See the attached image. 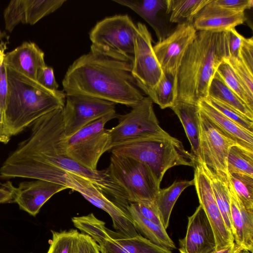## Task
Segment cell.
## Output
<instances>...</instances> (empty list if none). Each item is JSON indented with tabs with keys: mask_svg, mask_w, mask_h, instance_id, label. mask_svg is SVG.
Returning <instances> with one entry per match:
<instances>
[{
	"mask_svg": "<svg viewBox=\"0 0 253 253\" xmlns=\"http://www.w3.org/2000/svg\"><path fill=\"white\" fill-rule=\"evenodd\" d=\"M62 109H55L33 124L29 137L18 144L0 167V177L20 178L26 171L41 166L57 168L91 181L122 210L127 211L129 204L127 196L111 177L108 168L90 170L66 155Z\"/></svg>",
	"mask_w": 253,
	"mask_h": 253,
	"instance_id": "obj_1",
	"label": "cell"
},
{
	"mask_svg": "<svg viewBox=\"0 0 253 253\" xmlns=\"http://www.w3.org/2000/svg\"><path fill=\"white\" fill-rule=\"evenodd\" d=\"M133 59L113 56L91 46L88 53L68 68L63 91L66 96H86L132 108L145 97L132 74Z\"/></svg>",
	"mask_w": 253,
	"mask_h": 253,
	"instance_id": "obj_2",
	"label": "cell"
},
{
	"mask_svg": "<svg viewBox=\"0 0 253 253\" xmlns=\"http://www.w3.org/2000/svg\"><path fill=\"white\" fill-rule=\"evenodd\" d=\"M230 56L228 31H197L174 79L175 101L198 105L206 99L218 66Z\"/></svg>",
	"mask_w": 253,
	"mask_h": 253,
	"instance_id": "obj_3",
	"label": "cell"
},
{
	"mask_svg": "<svg viewBox=\"0 0 253 253\" xmlns=\"http://www.w3.org/2000/svg\"><path fill=\"white\" fill-rule=\"evenodd\" d=\"M6 68L7 90L4 119L11 136L21 132L43 115L63 108L66 97L64 91L49 90L37 81Z\"/></svg>",
	"mask_w": 253,
	"mask_h": 253,
	"instance_id": "obj_4",
	"label": "cell"
},
{
	"mask_svg": "<svg viewBox=\"0 0 253 253\" xmlns=\"http://www.w3.org/2000/svg\"><path fill=\"white\" fill-rule=\"evenodd\" d=\"M111 152L131 158L145 165L160 185L169 169L177 166L195 168L198 164L195 157L184 148L182 143L169 133L118 146L113 148Z\"/></svg>",
	"mask_w": 253,
	"mask_h": 253,
	"instance_id": "obj_5",
	"label": "cell"
},
{
	"mask_svg": "<svg viewBox=\"0 0 253 253\" xmlns=\"http://www.w3.org/2000/svg\"><path fill=\"white\" fill-rule=\"evenodd\" d=\"M116 111L92 121L72 135L63 139L67 156L83 167L96 170L101 156L108 151L109 144L108 129L105 128L109 121L117 118Z\"/></svg>",
	"mask_w": 253,
	"mask_h": 253,
	"instance_id": "obj_6",
	"label": "cell"
},
{
	"mask_svg": "<svg viewBox=\"0 0 253 253\" xmlns=\"http://www.w3.org/2000/svg\"><path fill=\"white\" fill-rule=\"evenodd\" d=\"M108 169L130 203L154 201L160 185L145 165L128 157L112 154Z\"/></svg>",
	"mask_w": 253,
	"mask_h": 253,
	"instance_id": "obj_7",
	"label": "cell"
},
{
	"mask_svg": "<svg viewBox=\"0 0 253 253\" xmlns=\"http://www.w3.org/2000/svg\"><path fill=\"white\" fill-rule=\"evenodd\" d=\"M117 119L118 124L108 129V151L153 136L168 133L160 126L153 109V102L148 96L144 97L128 113L118 115Z\"/></svg>",
	"mask_w": 253,
	"mask_h": 253,
	"instance_id": "obj_8",
	"label": "cell"
},
{
	"mask_svg": "<svg viewBox=\"0 0 253 253\" xmlns=\"http://www.w3.org/2000/svg\"><path fill=\"white\" fill-rule=\"evenodd\" d=\"M137 26L126 14L106 17L89 33L91 46L113 56L133 59Z\"/></svg>",
	"mask_w": 253,
	"mask_h": 253,
	"instance_id": "obj_9",
	"label": "cell"
},
{
	"mask_svg": "<svg viewBox=\"0 0 253 253\" xmlns=\"http://www.w3.org/2000/svg\"><path fill=\"white\" fill-rule=\"evenodd\" d=\"M136 26L132 74L139 88L147 94L164 73L155 54L150 33L142 23Z\"/></svg>",
	"mask_w": 253,
	"mask_h": 253,
	"instance_id": "obj_10",
	"label": "cell"
},
{
	"mask_svg": "<svg viewBox=\"0 0 253 253\" xmlns=\"http://www.w3.org/2000/svg\"><path fill=\"white\" fill-rule=\"evenodd\" d=\"M200 147L202 163L208 168L229 177L227 157L237 143L221 131L199 109Z\"/></svg>",
	"mask_w": 253,
	"mask_h": 253,
	"instance_id": "obj_11",
	"label": "cell"
},
{
	"mask_svg": "<svg viewBox=\"0 0 253 253\" xmlns=\"http://www.w3.org/2000/svg\"><path fill=\"white\" fill-rule=\"evenodd\" d=\"M116 104L83 95L66 96L62 109L64 133L69 137L103 116L115 111Z\"/></svg>",
	"mask_w": 253,
	"mask_h": 253,
	"instance_id": "obj_12",
	"label": "cell"
},
{
	"mask_svg": "<svg viewBox=\"0 0 253 253\" xmlns=\"http://www.w3.org/2000/svg\"><path fill=\"white\" fill-rule=\"evenodd\" d=\"M197 31L192 23L178 24L166 38L160 39L153 49L163 72L174 79L184 55Z\"/></svg>",
	"mask_w": 253,
	"mask_h": 253,
	"instance_id": "obj_13",
	"label": "cell"
},
{
	"mask_svg": "<svg viewBox=\"0 0 253 253\" xmlns=\"http://www.w3.org/2000/svg\"><path fill=\"white\" fill-rule=\"evenodd\" d=\"M194 182L200 205L205 211L213 231L215 250L234 242L233 235L228 231L216 204L210 180L200 163L194 168Z\"/></svg>",
	"mask_w": 253,
	"mask_h": 253,
	"instance_id": "obj_14",
	"label": "cell"
},
{
	"mask_svg": "<svg viewBox=\"0 0 253 253\" xmlns=\"http://www.w3.org/2000/svg\"><path fill=\"white\" fill-rule=\"evenodd\" d=\"M65 0H13L3 12L5 29L11 32L20 23L33 25L53 12Z\"/></svg>",
	"mask_w": 253,
	"mask_h": 253,
	"instance_id": "obj_15",
	"label": "cell"
},
{
	"mask_svg": "<svg viewBox=\"0 0 253 253\" xmlns=\"http://www.w3.org/2000/svg\"><path fill=\"white\" fill-rule=\"evenodd\" d=\"M179 243L180 253H210L215 250L213 231L200 205L188 217L185 236Z\"/></svg>",
	"mask_w": 253,
	"mask_h": 253,
	"instance_id": "obj_16",
	"label": "cell"
},
{
	"mask_svg": "<svg viewBox=\"0 0 253 253\" xmlns=\"http://www.w3.org/2000/svg\"><path fill=\"white\" fill-rule=\"evenodd\" d=\"M19 183L16 187L14 202L19 208L35 216L42 206L54 194L67 188L50 181L35 179Z\"/></svg>",
	"mask_w": 253,
	"mask_h": 253,
	"instance_id": "obj_17",
	"label": "cell"
},
{
	"mask_svg": "<svg viewBox=\"0 0 253 253\" xmlns=\"http://www.w3.org/2000/svg\"><path fill=\"white\" fill-rule=\"evenodd\" d=\"M44 52L33 42H26L5 54L4 64L35 81L46 66Z\"/></svg>",
	"mask_w": 253,
	"mask_h": 253,
	"instance_id": "obj_18",
	"label": "cell"
},
{
	"mask_svg": "<svg viewBox=\"0 0 253 253\" xmlns=\"http://www.w3.org/2000/svg\"><path fill=\"white\" fill-rule=\"evenodd\" d=\"M230 214L234 242L244 251H253V210H248L242 204L229 181Z\"/></svg>",
	"mask_w": 253,
	"mask_h": 253,
	"instance_id": "obj_19",
	"label": "cell"
},
{
	"mask_svg": "<svg viewBox=\"0 0 253 253\" xmlns=\"http://www.w3.org/2000/svg\"><path fill=\"white\" fill-rule=\"evenodd\" d=\"M210 1L193 20V25L197 31H227L247 20L245 12L227 10L211 4Z\"/></svg>",
	"mask_w": 253,
	"mask_h": 253,
	"instance_id": "obj_20",
	"label": "cell"
},
{
	"mask_svg": "<svg viewBox=\"0 0 253 253\" xmlns=\"http://www.w3.org/2000/svg\"><path fill=\"white\" fill-rule=\"evenodd\" d=\"M72 221L77 228L96 242L101 253H127L116 241L112 235V230L108 229L105 223L93 213L73 217Z\"/></svg>",
	"mask_w": 253,
	"mask_h": 253,
	"instance_id": "obj_21",
	"label": "cell"
},
{
	"mask_svg": "<svg viewBox=\"0 0 253 253\" xmlns=\"http://www.w3.org/2000/svg\"><path fill=\"white\" fill-rule=\"evenodd\" d=\"M198 105L200 110L221 131L234 140L238 145L253 151V132L225 117L206 99L201 100Z\"/></svg>",
	"mask_w": 253,
	"mask_h": 253,
	"instance_id": "obj_22",
	"label": "cell"
},
{
	"mask_svg": "<svg viewBox=\"0 0 253 253\" xmlns=\"http://www.w3.org/2000/svg\"><path fill=\"white\" fill-rule=\"evenodd\" d=\"M179 118L190 144L192 153L201 163L200 147L199 108L198 105L175 101L170 108Z\"/></svg>",
	"mask_w": 253,
	"mask_h": 253,
	"instance_id": "obj_23",
	"label": "cell"
},
{
	"mask_svg": "<svg viewBox=\"0 0 253 253\" xmlns=\"http://www.w3.org/2000/svg\"><path fill=\"white\" fill-rule=\"evenodd\" d=\"M127 211L135 228L142 233L145 238L152 243L169 250L176 248L166 229L143 217L139 211L135 203H130Z\"/></svg>",
	"mask_w": 253,
	"mask_h": 253,
	"instance_id": "obj_24",
	"label": "cell"
},
{
	"mask_svg": "<svg viewBox=\"0 0 253 253\" xmlns=\"http://www.w3.org/2000/svg\"><path fill=\"white\" fill-rule=\"evenodd\" d=\"M209 177L214 196L228 231L232 235L228 177L201 164Z\"/></svg>",
	"mask_w": 253,
	"mask_h": 253,
	"instance_id": "obj_25",
	"label": "cell"
},
{
	"mask_svg": "<svg viewBox=\"0 0 253 253\" xmlns=\"http://www.w3.org/2000/svg\"><path fill=\"white\" fill-rule=\"evenodd\" d=\"M194 185L193 179L176 180L169 186L160 189L153 203L166 229L169 225L171 211L179 196L186 188Z\"/></svg>",
	"mask_w": 253,
	"mask_h": 253,
	"instance_id": "obj_26",
	"label": "cell"
},
{
	"mask_svg": "<svg viewBox=\"0 0 253 253\" xmlns=\"http://www.w3.org/2000/svg\"><path fill=\"white\" fill-rule=\"evenodd\" d=\"M208 97L232 107L253 120V110L227 86L216 73L210 83Z\"/></svg>",
	"mask_w": 253,
	"mask_h": 253,
	"instance_id": "obj_27",
	"label": "cell"
},
{
	"mask_svg": "<svg viewBox=\"0 0 253 253\" xmlns=\"http://www.w3.org/2000/svg\"><path fill=\"white\" fill-rule=\"evenodd\" d=\"M211 0H166L167 13L169 21L180 24L192 23L196 16Z\"/></svg>",
	"mask_w": 253,
	"mask_h": 253,
	"instance_id": "obj_28",
	"label": "cell"
},
{
	"mask_svg": "<svg viewBox=\"0 0 253 253\" xmlns=\"http://www.w3.org/2000/svg\"><path fill=\"white\" fill-rule=\"evenodd\" d=\"M112 235L127 253H172L171 250L158 246L140 234L126 238L113 231Z\"/></svg>",
	"mask_w": 253,
	"mask_h": 253,
	"instance_id": "obj_29",
	"label": "cell"
},
{
	"mask_svg": "<svg viewBox=\"0 0 253 253\" xmlns=\"http://www.w3.org/2000/svg\"><path fill=\"white\" fill-rule=\"evenodd\" d=\"M113 1L128 7L147 21L155 30L156 16L158 12L166 6V0H113Z\"/></svg>",
	"mask_w": 253,
	"mask_h": 253,
	"instance_id": "obj_30",
	"label": "cell"
},
{
	"mask_svg": "<svg viewBox=\"0 0 253 253\" xmlns=\"http://www.w3.org/2000/svg\"><path fill=\"white\" fill-rule=\"evenodd\" d=\"M228 174L240 173L253 177V151L238 145L232 146L227 157Z\"/></svg>",
	"mask_w": 253,
	"mask_h": 253,
	"instance_id": "obj_31",
	"label": "cell"
},
{
	"mask_svg": "<svg viewBox=\"0 0 253 253\" xmlns=\"http://www.w3.org/2000/svg\"><path fill=\"white\" fill-rule=\"evenodd\" d=\"M173 81V77L164 73L156 85L147 93L162 109L171 108L175 102Z\"/></svg>",
	"mask_w": 253,
	"mask_h": 253,
	"instance_id": "obj_32",
	"label": "cell"
},
{
	"mask_svg": "<svg viewBox=\"0 0 253 253\" xmlns=\"http://www.w3.org/2000/svg\"><path fill=\"white\" fill-rule=\"evenodd\" d=\"M51 232L52 238L47 253H78L80 233L77 230L51 231Z\"/></svg>",
	"mask_w": 253,
	"mask_h": 253,
	"instance_id": "obj_33",
	"label": "cell"
},
{
	"mask_svg": "<svg viewBox=\"0 0 253 253\" xmlns=\"http://www.w3.org/2000/svg\"><path fill=\"white\" fill-rule=\"evenodd\" d=\"M229 181L239 199L248 210H253V177L244 174H229Z\"/></svg>",
	"mask_w": 253,
	"mask_h": 253,
	"instance_id": "obj_34",
	"label": "cell"
},
{
	"mask_svg": "<svg viewBox=\"0 0 253 253\" xmlns=\"http://www.w3.org/2000/svg\"><path fill=\"white\" fill-rule=\"evenodd\" d=\"M216 73L227 86L252 110H253V99L246 93L233 69L226 60L219 65Z\"/></svg>",
	"mask_w": 253,
	"mask_h": 253,
	"instance_id": "obj_35",
	"label": "cell"
},
{
	"mask_svg": "<svg viewBox=\"0 0 253 253\" xmlns=\"http://www.w3.org/2000/svg\"><path fill=\"white\" fill-rule=\"evenodd\" d=\"M248 95L253 99V70L241 59L230 57L226 59Z\"/></svg>",
	"mask_w": 253,
	"mask_h": 253,
	"instance_id": "obj_36",
	"label": "cell"
},
{
	"mask_svg": "<svg viewBox=\"0 0 253 253\" xmlns=\"http://www.w3.org/2000/svg\"><path fill=\"white\" fill-rule=\"evenodd\" d=\"M205 99L225 117L253 133V120L242 115L232 107L216 100L209 97Z\"/></svg>",
	"mask_w": 253,
	"mask_h": 253,
	"instance_id": "obj_37",
	"label": "cell"
},
{
	"mask_svg": "<svg viewBox=\"0 0 253 253\" xmlns=\"http://www.w3.org/2000/svg\"><path fill=\"white\" fill-rule=\"evenodd\" d=\"M8 41V39L6 40L0 44V107L3 114L7 90V72L4 60Z\"/></svg>",
	"mask_w": 253,
	"mask_h": 253,
	"instance_id": "obj_38",
	"label": "cell"
},
{
	"mask_svg": "<svg viewBox=\"0 0 253 253\" xmlns=\"http://www.w3.org/2000/svg\"><path fill=\"white\" fill-rule=\"evenodd\" d=\"M210 3L219 8L234 12H244L253 6V0H211Z\"/></svg>",
	"mask_w": 253,
	"mask_h": 253,
	"instance_id": "obj_39",
	"label": "cell"
},
{
	"mask_svg": "<svg viewBox=\"0 0 253 253\" xmlns=\"http://www.w3.org/2000/svg\"><path fill=\"white\" fill-rule=\"evenodd\" d=\"M153 202H144L135 204L139 211L143 217L159 226L164 227Z\"/></svg>",
	"mask_w": 253,
	"mask_h": 253,
	"instance_id": "obj_40",
	"label": "cell"
},
{
	"mask_svg": "<svg viewBox=\"0 0 253 253\" xmlns=\"http://www.w3.org/2000/svg\"><path fill=\"white\" fill-rule=\"evenodd\" d=\"M44 87L52 90H58V84L54 77L52 68L46 65L40 72L37 81Z\"/></svg>",
	"mask_w": 253,
	"mask_h": 253,
	"instance_id": "obj_41",
	"label": "cell"
},
{
	"mask_svg": "<svg viewBox=\"0 0 253 253\" xmlns=\"http://www.w3.org/2000/svg\"><path fill=\"white\" fill-rule=\"evenodd\" d=\"M78 253H101L99 246L90 236L80 233L78 241Z\"/></svg>",
	"mask_w": 253,
	"mask_h": 253,
	"instance_id": "obj_42",
	"label": "cell"
},
{
	"mask_svg": "<svg viewBox=\"0 0 253 253\" xmlns=\"http://www.w3.org/2000/svg\"><path fill=\"white\" fill-rule=\"evenodd\" d=\"M228 32L230 57L238 58L245 37L239 34L235 28L228 30Z\"/></svg>",
	"mask_w": 253,
	"mask_h": 253,
	"instance_id": "obj_43",
	"label": "cell"
},
{
	"mask_svg": "<svg viewBox=\"0 0 253 253\" xmlns=\"http://www.w3.org/2000/svg\"><path fill=\"white\" fill-rule=\"evenodd\" d=\"M249 68L253 70V39L245 38L239 57Z\"/></svg>",
	"mask_w": 253,
	"mask_h": 253,
	"instance_id": "obj_44",
	"label": "cell"
},
{
	"mask_svg": "<svg viewBox=\"0 0 253 253\" xmlns=\"http://www.w3.org/2000/svg\"><path fill=\"white\" fill-rule=\"evenodd\" d=\"M15 189L10 181L0 182V204L14 202Z\"/></svg>",
	"mask_w": 253,
	"mask_h": 253,
	"instance_id": "obj_45",
	"label": "cell"
},
{
	"mask_svg": "<svg viewBox=\"0 0 253 253\" xmlns=\"http://www.w3.org/2000/svg\"><path fill=\"white\" fill-rule=\"evenodd\" d=\"M11 137L5 124L3 112L0 107V142L6 144Z\"/></svg>",
	"mask_w": 253,
	"mask_h": 253,
	"instance_id": "obj_46",
	"label": "cell"
},
{
	"mask_svg": "<svg viewBox=\"0 0 253 253\" xmlns=\"http://www.w3.org/2000/svg\"><path fill=\"white\" fill-rule=\"evenodd\" d=\"M244 250L235 242L231 245L219 250H214L210 253H242Z\"/></svg>",
	"mask_w": 253,
	"mask_h": 253,
	"instance_id": "obj_47",
	"label": "cell"
},
{
	"mask_svg": "<svg viewBox=\"0 0 253 253\" xmlns=\"http://www.w3.org/2000/svg\"><path fill=\"white\" fill-rule=\"evenodd\" d=\"M7 39H8V38L6 33L0 30V44L3 41Z\"/></svg>",
	"mask_w": 253,
	"mask_h": 253,
	"instance_id": "obj_48",
	"label": "cell"
}]
</instances>
